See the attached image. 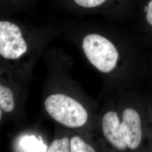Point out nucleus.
Wrapping results in <instances>:
<instances>
[{"label":"nucleus","mask_w":152,"mask_h":152,"mask_svg":"<svg viewBox=\"0 0 152 152\" xmlns=\"http://www.w3.org/2000/svg\"><path fill=\"white\" fill-rule=\"evenodd\" d=\"M82 48L88 60L101 72L113 71L119 58L118 50L109 39L98 33H90L82 41Z\"/></svg>","instance_id":"1"},{"label":"nucleus","mask_w":152,"mask_h":152,"mask_svg":"<svg viewBox=\"0 0 152 152\" xmlns=\"http://www.w3.org/2000/svg\"><path fill=\"white\" fill-rule=\"evenodd\" d=\"M27 51V45L16 24L0 22V55L8 59H17Z\"/></svg>","instance_id":"3"},{"label":"nucleus","mask_w":152,"mask_h":152,"mask_svg":"<svg viewBox=\"0 0 152 152\" xmlns=\"http://www.w3.org/2000/svg\"><path fill=\"white\" fill-rule=\"evenodd\" d=\"M20 146L25 152H44L46 148L35 136H25L20 141Z\"/></svg>","instance_id":"8"},{"label":"nucleus","mask_w":152,"mask_h":152,"mask_svg":"<svg viewBox=\"0 0 152 152\" xmlns=\"http://www.w3.org/2000/svg\"><path fill=\"white\" fill-rule=\"evenodd\" d=\"M136 15L149 28H152V0H134Z\"/></svg>","instance_id":"7"},{"label":"nucleus","mask_w":152,"mask_h":152,"mask_svg":"<svg viewBox=\"0 0 152 152\" xmlns=\"http://www.w3.org/2000/svg\"><path fill=\"white\" fill-rule=\"evenodd\" d=\"M14 95L8 87L0 85V108L6 112H11L14 109Z\"/></svg>","instance_id":"9"},{"label":"nucleus","mask_w":152,"mask_h":152,"mask_svg":"<svg viewBox=\"0 0 152 152\" xmlns=\"http://www.w3.org/2000/svg\"><path fill=\"white\" fill-rule=\"evenodd\" d=\"M47 151L49 152H71V147L68 139L66 137H64L60 139H55L51 144Z\"/></svg>","instance_id":"11"},{"label":"nucleus","mask_w":152,"mask_h":152,"mask_svg":"<svg viewBox=\"0 0 152 152\" xmlns=\"http://www.w3.org/2000/svg\"><path fill=\"white\" fill-rule=\"evenodd\" d=\"M1 108H0V121L1 120V118H2V110H1Z\"/></svg>","instance_id":"12"},{"label":"nucleus","mask_w":152,"mask_h":152,"mask_svg":"<svg viewBox=\"0 0 152 152\" xmlns=\"http://www.w3.org/2000/svg\"><path fill=\"white\" fill-rule=\"evenodd\" d=\"M102 127L104 135L109 142L117 149L125 150L127 145L121 129L118 114L114 112H108L103 116Z\"/></svg>","instance_id":"5"},{"label":"nucleus","mask_w":152,"mask_h":152,"mask_svg":"<svg viewBox=\"0 0 152 152\" xmlns=\"http://www.w3.org/2000/svg\"><path fill=\"white\" fill-rule=\"evenodd\" d=\"M71 152H94L95 149L78 136H74L70 142Z\"/></svg>","instance_id":"10"},{"label":"nucleus","mask_w":152,"mask_h":152,"mask_svg":"<svg viewBox=\"0 0 152 152\" xmlns=\"http://www.w3.org/2000/svg\"><path fill=\"white\" fill-rule=\"evenodd\" d=\"M122 118L121 129L125 142L130 149H136L140 144L142 136L139 114L133 109H126Z\"/></svg>","instance_id":"4"},{"label":"nucleus","mask_w":152,"mask_h":152,"mask_svg":"<svg viewBox=\"0 0 152 152\" xmlns=\"http://www.w3.org/2000/svg\"><path fill=\"white\" fill-rule=\"evenodd\" d=\"M121 0H73L81 11L92 12L104 11L111 8Z\"/></svg>","instance_id":"6"},{"label":"nucleus","mask_w":152,"mask_h":152,"mask_svg":"<svg viewBox=\"0 0 152 152\" xmlns=\"http://www.w3.org/2000/svg\"><path fill=\"white\" fill-rule=\"evenodd\" d=\"M46 111L55 121L68 127L76 128L85 125L88 114L81 104L64 94L49 96L45 102Z\"/></svg>","instance_id":"2"}]
</instances>
